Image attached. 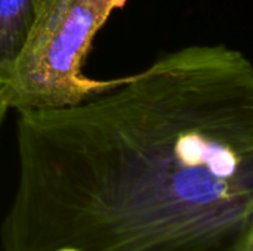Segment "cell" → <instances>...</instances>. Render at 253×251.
Returning a JSON list of instances; mask_svg holds the SVG:
<instances>
[{"instance_id": "6da1fadb", "label": "cell", "mask_w": 253, "mask_h": 251, "mask_svg": "<svg viewBox=\"0 0 253 251\" xmlns=\"http://www.w3.org/2000/svg\"><path fill=\"white\" fill-rule=\"evenodd\" d=\"M3 251H253V67L188 46L76 104L16 109Z\"/></svg>"}, {"instance_id": "7a4b0ae2", "label": "cell", "mask_w": 253, "mask_h": 251, "mask_svg": "<svg viewBox=\"0 0 253 251\" xmlns=\"http://www.w3.org/2000/svg\"><path fill=\"white\" fill-rule=\"evenodd\" d=\"M126 0H42L18 64L6 89L10 108H56L76 104L111 86L93 80L83 64L98 31Z\"/></svg>"}, {"instance_id": "3957f363", "label": "cell", "mask_w": 253, "mask_h": 251, "mask_svg": "<svg viewBox=\"0 0 253 251\" xmlns=\"http://www.w3.org/2000/svg\"><path fill=\"white\" fill-rule=\"evenodd\" d=\"M42 0H0V89L12 84Z\"/></svg>"}, {"instance_id": "277c9868", "label": "cell", "mask_w": 253, "mask_h": 251, "mask_svg": "<svg viewBox=\"0 0 253 251\" xmlns=\"http://www.w3.org/2000/svg\"><path fill=\"white\" fill-rule=\"evenodd\" d=\"M10 109V104H9V95L6 89H0V126L7 114V111Z\"/></svg>"}]
</instances>
